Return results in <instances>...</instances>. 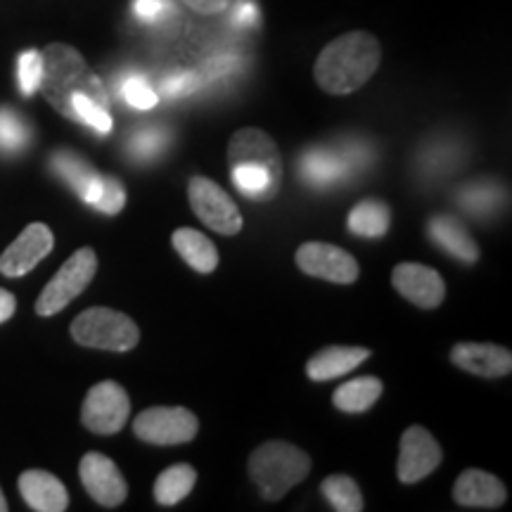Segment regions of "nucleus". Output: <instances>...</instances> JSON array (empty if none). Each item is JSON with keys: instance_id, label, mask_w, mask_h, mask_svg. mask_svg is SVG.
<instances>
[{"instance_id": "23", "label": "nucleus", "mask_w": 512, "mask_h": 512, "mask_svg": "<svg viewBox=\"0 0 512 512\" xmlns=\"http://www.w3.org/2000/svg\"><path fill=\"white\" fill-rule=\"evenodd\" d=\"M349 230L361 238H382L387 235L389 223H392V214L389 207L377 197L358 202L349 214Z\"/></svg>"}, {"instance_id": "26", "label": "nucleus", "mask_w": 512, "mask_h": 512, "mask_svg": "<svg viewBox=\"0 0 512 512\" xmlns=\"http://www.w3.org/2000/svg\"><path fill=\"white\" fill-rule=\"evenodd\" d=\"M320 494L325 496L330 508L337 512H361L366 508L361 489H358V484L347 475H332L328 479H323Z\"/></svg>"}, {"instance_id": "28", "label": "nucleus", "mask_w": 512, "mask_h": 512, "mask_svg": "<svg viewBox=\"0 0 512 512\" xmlns=\"http://www.w3.org/2000/svg\"><path fill=\"white\" fill-rule=\"evenodd\" d=\"M43 57L41 50H24L17 60V81L22 95H34L41 88Z\"/></svg>"}, {"instance_id": "33", "label": "nucleus", "mask_w": 512, "mask_h": 512, "mask_svg": "<svg viewBox=\"0 0 512 512\" xmlns=\"http://www.w3.org/2000/svg\"><path fill=\"white\" fill-rule=\"evenodd\" d=\"M197 83H200V79H197L195 74L181 72V74L169 76V79L162 83V93L166 95V98H183V95H190L192 91H195Z\"/></svg>"}, {"instance_id": "10", "label": "nucleus", "mask_w": 512, "mask_h": 512, "mask_svg": "<svg viewBox=\"0 0 512 512\" xmlns=\"http://www.w3.org/2000/svg\"><path fill=\"white\" fill-rule=\"evenodd\" d=\"M228 162L233 166H247V169H261L278 181H283V159H280L278 145L261 128H240L233 133L228 145Z\"/></svg>"}, {"instance_id": "21", "label": "nucleus", "mask_w": 512, "mask_h": 512, "mask_svg": "<svg viewBox=\"0 0 512 512\" xmlns=\"http://www.w3.org/2000/svg\"><path fill=\"white\" fill-rule=\"evenodd\" d=\"M176 252L183 256L185 264L195 268L197 273H214L216 266H219V252H216L214 242H211L207 235H202L200 230L195 228H178L174 233Z\"/></svg>"}, {"instance_id": "24", "label": "nucleus", "mask_w": 512, "mask_h": 512, "mask_svg": "<svg viewBox=\"0 0 512 512\" xmlns=\"http://www.w3.org/2000/svg\"><path fill=\"white\" fill-rule=\"evenodd\" d=\"M347 159L332 155V150H309L302 157V176L311 185H332L347 176Z\"/></svg>"}, {"instance_id": "2", "label": "nucleus", "mask_w": 512, "mask_h": 512, "mask_svg": "<svg viewBox=\"0 0 512 512\" xmlns=\"http://www.w3.org/2000/svg\"><path fill=\"white\" fill-rule=\"evenodd\" d=\"M382 62V46L370 31H349L320 50L313 79L325 93L349 95L373 79Z\"/></svg>"}, {"instance_id": "25", "label": "nucleus", "mask_w": 512, "mask_h": 512, "mask_svg": "<svg viewBox=\"0 0 512 512\" xmlns=\"http://www.w3.org/2000/svg\"><path fill=\"white\" fill-rule=\"evenodd\" d=\"M197 472L188 463H178L166 467L155 482V501L159 505H176L195 489Z\"/></svg>"}, {"instance_id": "29", "label": "nucleus", "mask_w": 512, "mask_h": 512, "mask_svg": "<svg viewBox=\"0 0 512 512\" xmlns=\"http://www.w3.org/2000/svg\"><path fill=\"white\" fill-rule=\"evenodd\" d=\"M166 131L164 128H140V131L128 140V152H131L136 159H143V162H150V159L159 157V152L164 150L166 145Z\"/></svg>"}, {"instance_id": "38", "label": "nucleus", "mask_w": 512, "mask_h": 512, "mask_svg": "<svg viewBox=\"0 0 512 512\" xmlns=\"http://www.w3.org/2000/svg\"><path fill=\"white\" fill-rule=\"evenodd\" d=\"M5 510H8V501H5L3 491H0V512H5Z\"/></svg>"}, {"instance_id": "36", "label": "nucleus", "mask_w": 512, "mask_h": 512, "mask_svg": "<svg viewBox=\"0 0 512 512\" xmlns=\"http://www.w3.org/2000/svg\"><path fill=\"white\" fill-rule=\"evenodd\" d=\"M15 309H17L15 294L8 290H0V323H5V320L15 316Z\"/></svg>"}, {"instance_id": "35", "label": "nucleus", "mask_w": 512, "mask_h": 512, "mask_svg": "<svg viewBox=\"0 0 512 512\" xmlns=\"http://www.w3.org/2000/svg\"><path fill=\"white\" fill-rule=\"evenodd\" d=\"M185 8H190L197 15L211 17V15H219V12H226L235 0H181Z\"/></svg>"}, {"instance_id": "37", "label": "nucleus", "mask_w": 512, "mask_h": 512, "mask_svg": "<svg viewBox=\"0 0 512 512\" xmlns=\"http://www.w3.org/2000/svg\"><path fill=\"white\" fill-rule=\"evenodd\" d=\"M256 17H259V12H256V8L252 3H242L238 15H235V22L242 24V27H249V24L256 22Z\"/></svg>"}, {"instance_id": "11", "label": "nucleus", "mask_w": 512, "mask_h": 512, "mask_svg": "<svg viewBox=\"0 0 512 512\" xmlns=\"http://www.w3.org/2000/svg\"><path fill=\"white\" fill-rule=\"evenodd\" d=\"M444 460V451H441L439 441L432 437L425 427L411 425L401 434V453L399 465H396V475L403 484H415L434 470Z\"/></svg>"}, {"instance_id": "16", "label": "nucleus", "mask_w": 512, "mask_h": 512, "mask_svg": "<svg viewBox=\"0 0 512 512\" xmlns=\"http://www.w3.org/2000/svg\"><path fill=\"white\" fill-rule=\"evenodd\" d=\"M453 501L463 508H479V510H496L508 501L505 484L491 472L470 467L456 479L453 486Z\"/></svg>"}, {"instance_id": "18", "label": "nucleus", "mask_w": 512, "mask_h": 512, "mask_svg": "<svg viewBox=\"0 0 512 512\" xmlns=\"http://www.w3.org/2000/svg\"><path fill=\"white\" fill-rule=\"evenodd\" d=\"M50 169H53V174L57 178H62L83 202L93 207V202L98 200L102 176L86 162V159L76 155V152L60 150L50 157Z\"/></svg>"}, {"instance_id": "15", "label": "nucleus", "mask_w": 512, "mask_h": 512, "mask_svg": "<svg viewBox=\"0 0 512 512\" xmlns=\"http://www.w3.org/2000/svg\"><path fill=\"white\" fill-rule=\"evenodd\" d=\"M451 363L465 373L489 377V380L512 373V354L498 344L460 342L451 349Z\"/></svg>"}, {"instance_id": "12", "label": "nucleus", "mask_w": 512, "mask_h": 512, "mask_svg": "<svg viewBox=\"0 0 512 512\" xmlns=\"http://www.w3.org/2000/svg\"><path fill=\"white\" fill-rule=\"evenodd\" d=\"M81 482L86 486L88 496L102 508H119L128 496V484L112 458L102 453H86L79 465Z\"/></svg>"}, {"instance_id": "20", "label": "nucleus", "mask_w": 512, "mask_h": 512, "mask_svg": "<svg viewBox=\"0 0 512 512\" xmlns=\"http://www.w3.org/2000/svg\"><path fill=\"white\" fill-rule=\"evenodd\" d=\"M427 230H430V238L453 259L463 261V264H475L479 259L477 242L470 238L463 223L453 216H434Z\"/></svg>"}, {"instance_id": "7", "label": "nucleus", "mask_w": 512, "mask_h": 512, "mask_svg": "<svg viewBox=\"0 0 512 512\" xmlns=\"http://www.w3.org/2000/svg\"><path fill=\"white\" fill-rule=\"evenodd\" d=\"M188 200L197 219H202V223H207L216 233L230 238V235H238L242 230V214L238 204L230 200L228 192L211 178H192L188 185Z\"/></svg>"}, {"instance_id": "8", "label": "nucleus", "mask_w": 512, "mask_h": 512, "mask_svg": "<svg viewBox=\"0 0 512 512\" xmlns=\"http://www.w3.org/2000/svg\"><path fill=\"white\" fill-rule=\"evenodd\" d=\"M131 413L126 389L119 382H98L88 392L81 408V422L93 434H117Z\"/></svg>"}, {"instance_id": "5", "label": "nucleus", "mask_w": 512, "mask_h": 512, "mask_svg": "<svg viewBox=\"0 0 512 512\" xmlns=\"http://www.w3.org/2000/svg\"><path fill=\"white\" fill-rule=\"evenodd\" d=\"M98 273V256L91 247H81L64 261L55 278L43 287V292L36 299V313L48 318L67 309L79 294L91 285V280Z\"/></svg>"}, {"instance_id": "27", "label": "nucleus", "mask_w": 512, "mask_h": 512, "mask_svg": "<svg viewBox=\"0 0 512 512\" xmlns=\"http://www.w3.org/2000/svg\"><path fill=\"white\" fill-rule=\"evenodd\" d=\"M31 143V126L22 114L0 107V152L3 155H17L27 150Z\"/></svg>"}, {"instance_id": "22", "label": "nucleus", "mask_w": 512, "mask_h": 512, "mask_svg": "<svg viewBox=\"0 0 512 512\" xmlns=\"http://www.w3.org/2000/svg\"><path fill=\"white\" fill-rule=\"evenodd\" d=\"M384 384L377 377H356L337 389L332 396V403L342 413H366L375 406V401L382 396Z\"/></svg>"}, {"instance_id": "13", "label": "nucleus", "mask_w": 512, "mask_h": 512, "mask_svg": "<svg viewBox=\"0 0 512 512\" xmlns=\"http://www.w3.org/2000/svg\"><path fill=\"white\" fill-rule=\"evenodd\" d=\"M53 245V230L46 223H31L0 256V273L8 278H22L53 252Z\"/></svg>"}, {"instance_id": "9", "label": "nucleus", "mask_w": 512, "mask_h": 512, "mask_svg": "<svg viewBox=\"0 0 512 512\" xmlns=\"http://www.w3.org/2000/svg\"><path fill=\"white\" fill-rule=\"evenodd\" d=\"M297 266L311 278L337 285H351L358 280V264L349 252L330 242H304L297 249Z\"/></svg>"}, {"instance_id": "34", "label": "nucleus", "mask_w": 512, "mask_h": 512, "mask_svg": "<svg viewBox=\"0 0 512 512\" xmlns=\"http://www.w3.org/2000/svg\"><path fill=\"white\" fill-rule=\"evenodd\" d=\"M133 10H136V15L143 19V22L155 24L159 19H164L166 12L171 10V3L169 0H136Z\"/></svg>"}, {"instance_id": "17", "label": "nucleus", "mask_w": 512, "mask_h": 512, "mask_svg": "<svg viewBox=\"0 0 512 512\" xmlns=\"http://www.w3.org/2000/svg\"><path fill=\"white\" fill-rule=\"evenodd\" d=\"M19 494L36 512H64L69 508V494L64 484L46 470H27L19 477Z\"/></svg>"}, {"instance_id": "14", "label": "nucleus", "mask_w": 512, "mask_h": 512, "mask_svg": "<svg viewBox=\"0 0 512 512\" xmlns=\"http://www.w3.org/2000/svg\"><path fill=\"white\" fill-rule=\"evenodd\" d=\"M394 290L420 309H437L446 297L444 278L425 264H399L392 273Z\"/></svg>"}, {"instance_id": "19", "label": "nucleus", "mask_w": 512, "mask_h": 512, "mask_svg": "<svg viewBox=\"0 0 512 512\" xmlns=\"http://www.w3.org/2000/svg\"><path fill=\"white\" fill-rule=\"evenodd\" d=\"M370 358V349L366 347H325L313 354L306 363V375L313 382H328L342 377L361 366Z\"/></svg>"}, {"instance_id": "31", "label": "nucleus", "mask_w": 512, "mask_h": 512, "mask_svg": "<svg viewBox=\"0 0 512 512\" xmlns=\"http://www.w3.org/2000/svg\"><path fill=\"white\" fill-rule=\"evenodd\" d=\"M93 207L100 211V214L117 216L121 209L126 207V188L121 185L119 178L114 176H102L98 200L93 202Z\"/></svg>"}, {"instance_id": "32", "label": "nucleus", "mask_w": 512, "mask_h": 512, "mask_svg": "<svg viewBox=\"0 0 512 512\" xmlns=\"http://www.w3.org/2000/svg\"><path fill=\"white\" fill-rule=\"evenodd\" d=\"M121 95H124L128 105L136 107V110H152V107L159 102V95L155 88H152L145 79H140V76H131V79H126L124 86H121Z\"/></svg>"}, {"instance_id": "30", "label": "nucleus", "mask_w": 512, "mask_h": 512, "mask_svg": "<svg viewBox=\"0 0 512 512\" xmlns=\"http://www.w3.org/2000/svg\"><path fill=\"white\" fill-rule=\"evenodd\" d=\"M460 204L470 211H475V214H486V211L494 209L496 204H501V188L494 183H475L460 192Z\"/></svg>"}, {"instance_id": "4", "label": "nucleus", "mask_w": 512, "mask_h": 512, "mask_svg": "<svg viewBox=\"0 0 512 512\" xmlns=\"http://www.w3.org/2000/svg\"><path fill=\"white\" fill-rule=\"evenodd\" d=\"M72 337L81 347L124 354L140 342V330L136 320L128 318L126 313L107 306H93L74 318Z\"/></svg>"}, {"instance_id": "6", "label": "nucleus", "mask_w": 512, "mask_h": 512, "mask_svg": "<svg viewBox=\"0 0 512 512\" xmlns=\"http://www.w3.org/2000/svg\"><path fill=\"white\" fill-rule=\"evenodd\" d=\"M133 432L145 444L178 446L197 437L200 420L183 406H152L133 420Z\"/></svg>"}, {"instance_id": "3", "label": "nucleus", "mask_w": 512, "mask_h": 512, "mask_svg": "<svg viewBox=\"0 0 512 512\" xmlns=\"http://www.w3.org/2000/svg\"><path fill=\"white\" fill-rule=\"evenodd\" d=\"M309 472V453L287 441H266L249 456V477L266 501H280Z\"/></svg>"}, {"instance_id": "1", "label": "nucleus", "mask_w": 512, "mask_h": 512, "mask_svg": "<svg viewBox=\"0 0 512 512\" xmlns=\"http://www.w3.org/2000/svg\"><path fill=\"white\" fill-rule=\"evenodd\" d=\"M43 79L41 88L46 100L64 119L93 128L98 136L112 131L110 100L100 76L88 67L79 50L67 43H50L41 53Z\"/></svg>"}]
</instances>
